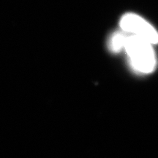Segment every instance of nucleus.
I'll list each match as a JSON object with an SVG mask.
<instances>
[{
    "mask_svg": "<svg viewBox=\"0 0 158 158\" xmlns=\"http://www.w3.org/2000/svg\"><path fill=\"white\" fill-rule=\"evenodd\" d=\"M124 49L131 67L136 72L149 74L155 70L157 58L152 44L135 35H126Z\"/></svg>",
    "mask_w": 158,
    "mask_h": 158,
    "instance_id": "1",
    "label": "nucleus"
},
{
    "mask_svg": "<svg viewBox=\"0 0 158 158\" xmlns=\"http://www.w3.org/2000/svg\"><path fill=\"white\" fill-rule=\"evenodd\" d=\"M119 25L124 32L141 37L152 45L158 44V32L155 27L135 13L124 14Z\"/></svg>",
    "mask_w": 158,
    "mask_h": 158,
    "instance_id": "2",
    "label": "nucleus"
},
{
    "mask_svg": "<svg viewBox=\"0 0 158 158\" xmlns=\"http://www.w3.org/2000/svg\"><path fill=\"white\" fill-rule=\"evenodd\" d=\"M126 34L122 32L114 33L110 37L109 41V48L111 51L114 53L120 52L122 49H124V41H125Z\"/></svg>",
    "mask_w": 158,
    "mask_h": 158,
    "instance_id": "3",
    "label": "nucleus"
}]
</instances>
